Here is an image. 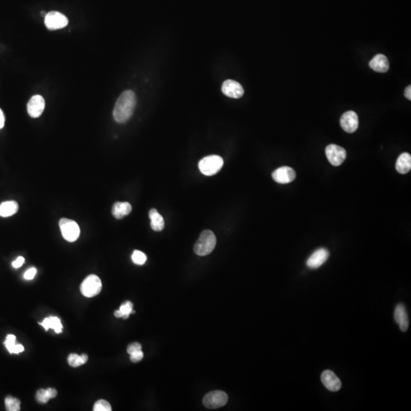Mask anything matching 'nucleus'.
Wrapping results in <instances>:
<instances>
[{"instance_id": "obj_1", "label": "nucleus", "mask_w": 411, "mask_h": 411, "mask_svg": "<svg viewBox=\"0 0 411 411\" xmlns=\"http://www.w3.org/2000/svg\"><path fill=\"white\" fill-rule=\"evenodd\" d=\"M136 104V95L133 91L123 92L116 102L113 115L117 123L124 124L133 115Z\"/></svg>"}, {"instance_id": "obj_2", "label": "nucleus", "mask_w": 411, "mask_h": 411, "mask_svg": "<svg viewBox=\"0 0 411 411\" xmlns=\"http://www.w3.org/2000/svg\"><path fill=\"white\" fill-rule=\"evenodd\" d=\"M216 245V238L214 233L210 230H204L199 238L196 241L194 251L199 256H206L214 250Z\"/></svg>"}, {"instance_id": "obj_3", "label": "nucleus", "mask_w": 411, "mask_h": 411, "mask_svg": "<svg viewBox=\"0 0 411 411\" xmlns=\"http://www.w3.org/2000/svg\"><path fill=\"white\" fill-rule=\"evenodd\" d=\"M224 161L222 157L212 155L202 158L199 161L198 167L201 173L206 176H212L221 170Z\"/></svg>"}, {"instance_id": "obj_4", "label": "nucleus", "mask_w": 411, "mask_h": 411, "mask_svg": "<svg viewBox=\"0 0 411 411\" xmlns=\"http://www.w3.org/2000/svg\"><path fill=\"white\" fill-rule=\"evenodd\" d=\"M102 289V281L98 276L89 275L81 284L80 290L82 294L87 298H92L100 293Z\"/></svg>"}, {"instance_id": "obj_5", "label": "nucleus", "mask_w": 411, "mask_h": 411, "mask_svg": "<svg viewBox=\"0 0 411 411\" xmlns=\"http://www.w3.org/2000/svg\"><path fill=\"white\" fill-rule=\"evenodd\" d=\"M59 226L62 235L65 240H67L69 242H74L78 239L80 235V229L75 221L63 218L60 219Z\"/></svg>"}, {"instance_id": "obj_6", "label": "nucleus", "mask_w": 411, "mask_h": 411, "mask_svg": "<svg viewBox=\"0 0 411 411\" xmlns=\"http://www.w3.org/2000/svg\"><path fill=\"white\" fill-rule=\"evenodd\" d=\"M228 394L224 391H214L206 394L203 403L206 408L217 409L225 406L228 402Z\"/></svg>"}, {"instance_id": "obj_7", "label": "nucleus", "mask_w": 411, "mask_h": 411, "mask_svg": "<svg viewBox=\"0 0 411 411\" xmlns=\"http://www.w3.org/2000/svg\"><path fill=\"white\" fill-rule=\"evenodd\" d=\"M325 154L330 163L334 166L341 165L347 158V152L341 146L330 144L325 149Z\"/></svg>"}, {"instance_id": "obj_8", "label": "nucleus", "mask_w": 411, "mask_h": 411, "mask_svg": "<svg viewBox=\"0 0 411 411\" xmlns=\"http://www.w3.org/2000/svg\"><path fill=\"white\" fill-rule=\"evenodd\" d=\"M68 19L60 12H50L45 16V26L52 31L63 28L68 25Z\"/></svg>"}, {"instance_id": "obj_9", "label": "nucleus", "mask_w": 411, "mask_h": 411, "mask_svg": "<svg viewBox=\"0 0 411 411\" xmlns=\"http://www.w3.org/2000/svg\"><path fill=\"white\" fill-rule=\"evenodd\" d=\"M222 92L225 95L231 99H240L243 96L245 91L239 82L234 80L229 79L223 82L222 85Z\"/></svg>"}, {"instance_id": "obj_10", "label": "nucleus", "mask_w": 411, "mask_h": 411, "mask_svg": "<svg viewBox=\"0 0 411 411\" xmlns=\"http://www.w3.org/2000/svg\"><path fill=\"white\" fill-rule=\"evenodd\" d=\"M296 177V173L294 169L288 166L277 168L272 174L273 179L277 183L282 184L291 183L295 180Z\"/></svg>"}, {"instance_id": "obj_11", "label": "nucleus", "mask_w": 411, "mask_h": 411, "mask_svg": "<svg viewBox=\"0 0 411 411\" xmlns=\"http://www.w3.org/2000/svg\"><path fill=\"white\" fill-rule=\"evenodd\" d=\"M45 107V99L40 95H34L27 103V113L33 118H38L44 112Z\"/></svg>"}, {"instance_id": "obj_12", "label": "nucleus", "mask_w": 411, "mask_h": 411, "mask_svg": "<svg viewBox=\"0 0 411 411\" xmlns=\"http://www.w3.org/2000/svg\"><path fill=\"white\" fill-rule=\"evenodd\" d=\"M340 125L347 133H354L359 127V117L354 111H347L340 118Z\"/></svg>"}, {"instance_id": "obj_13", "label": "nucleus", "mask_w": 411, "mask_h": 411, "mask_svg": "<svg viewBox=\"0 0 411 411\" xmlns=\"http://www.w3.org/2000/svg\"><path fill=\"white\" fill-rule=\"evenodd\" d=\"M321 383L329 391H338L342 387L340 379L334 372L331 370H325L322 372L321 376Z\"/></svg>"}, {"instance_id": "obj_14", "label": "nucleus", "mask_w": 411, "mask_h": 411, "mask_svg": "<svg viewBox=\"0 0 411 411\" xmlns=\"http://www.w3.org/2000/svg\"><path fill=\"white\" fill-rule=\"evenodd\" d=\"M329 257V252L325 248H319L313 252L306 262V265L311 269H317L322 266Z\"/></svg>"}, {"instance_id": "obj_15", "label": "nucleus", "mask_w": 411, "mask_h": 411, "mask_svg": "<svg viewBox=\"0 0 411 411\" xmlns=\"http://www.w3.org/2000/svg\"><path fill=\"white\" fill-rule=\"evenodd\" d=\"M394 316V320H395L396 323H398V325H399L400 330L401 332H407L408 327H409V319H408L406 308L404 305L400 303L396 306Z\"/></svg>"}, {"instance_id": "obj_16", "label": "nucleus", "mask_w": 411, "mask_h": 411, "mask_svg": "<svg viewBox=\"0 0 411 411\" xmlns=\"http://www.w3.org/2000/svg\"><path fill=\"white\" fill-rule=\"evenodd\" d=\"M369 67L378 73H386L389 70V62L387 56L383 54L376 55L369 62Z\"/></svg>"}, {"instance_id": "obj_17", "label": "nucleus", "mask_w": 411, "mask_h": 411, "mask_svg": "<svg viewBox=\"0 0 411 411\" xmlns=\"http://www.w3.org/2000/svg\"><path fill=\"white\" fill-rule=\"evenodd\" d=\"M396 170L398 173H408L411 169V156L409 153H404L398 157V160L396 161Z\"/></svg>"}, {"instance_id": "obj_18", "label": "nucleus", "mask_w": 411, "mask_h": 411, "mask_svg": "<svg viewBox=\"0 0 411 411\" xmlns=\"http://www.w3.org/2000/svg\"><path fill=\"white\" fill-rule=\"evenodd\" d=\"M132 206L128 202H117L113 205L112 214L117 219H121L130 213Z\"/></svg>"}, {"instance_id": "obj_19", "label": "nucleus", "mask_w": 411, "mask_h": 411, "mask_svg": "<svg viewBox=\"0 0 411 411\" xmlns=\"http://www.w3.org/2000/svg\"><path fill=\"white\" fill-rule=\"evenodd\" d=\"M150 216V226L154 231H161L165 228V221L161 215L157 211V209H152L149 212Z\"/></svg>"}, {"instance_id": "obj_20", "label": "nucleus", "mask_w": 411, "mask_h": 411, "mask_svg": "<svg viewBox=\"0 0 411 411\" xmlns=\"http://www.w3.org/2000/svg\"><path fill=\"white\" fill-rule=\"evenodd\" d=\"M39 325L44 327L45 331H48L49 329H53L56 334H60L63 332V325H62L61 321L60 318L57 317H49V318H45L42 322L39 323Z\"/></svg>"}, {"instance_id": "obj_21", "label": "nucleus", "mask_w": 411, "mask_h": 411, "mask_svg": "<svg viewBox=\"0 0 411 411\" xmlns=\"http://www.w3.org/2000/svg\"><path fill=\"white\" fill-rule=\"evenodd\" d=\"M19 210V204L16 201H6L0 205V216L9 217L16 214Z\"/></svg>"}, {"instance_id": "obj_22", "label": "nucleus", "mask_w": 411, "mask_h": 411, "mask_svg": "<svg viewBox=\"0 0 411 411\" xmlns=\"http://www.w3.org/2000/svg\"><path fill=\"white\" fill-rule=\"evenodd\" d=\"M5 405L6 411H19L21 409V401L17 398L8 396L5 399Z\"/></svg>"}, {"instance_id": "obj_23", "label": "nucleus", "mask_w": 411, "mask_h": 411, "mask_svg": "<svg viewBox=\"0 0 411 411\" xmlns=\"http://www.w3.org/2000/svg\"><path fill=\"white\" fill-rule=\"evenodd\" d=\"M133 303H131V302H125V303H123L121 305V307H120V311L122 313V318L124 319H128L129 318V314L132 313V311H133Z\"/></svg>"}, {"instance_id": "obj_24", "label": "nucleus", "mask_w": 411, "mask_h": 411, "mask_svg": "<svg viewBox=\"0 0 411 411\" xmlns=\"http://www.w3.org/2000/svg\"><path fill=\"white\" fill-rule=\"evenodd\" d=\"M147 260V257L143 252L136 250L132 255V260L137 265H143Z\"/></svg>"}, {"instance_id": "obj_25", "label": "nucleus", "mask_w": 411, "mask_h": 411, "mask_svg": "<svg viewBox=\"0 0 411 411\" xmlns=\"http://www.w3.org/2000/svg\"><path fill=\"white\" fill-rule=\"evenodd\" d=\"M16 336L15 335L8 334L6 339H5V341L4 342V345L11 354H13L14 349H15L16 345Z\"/></svg>"}, {"instance_id": "obj_26", "label": "nucleus", "mask_w": 411, "mask_h": 411, "mask_svg": "<svg viewBox=\"0 0 411 411\" xmlns=\"http://www.w3.org/2000/svg\"><path fill=\"white\" fill-rule=\"evenodd\" d=\"M94 411H111V406L107 401L99 400L94 405Z\"/></svg>"}, {"instance_id": "obj_27", "label": "nucleus", "mask_w": 411, "mask_h": 411, "mask_svg": "<svg viewBox=\"0 0 411 411\" xmlns=\"http://www.w3.org/2000/svg\"><path fill=\"white\" fill-rule=\"evenodd\" d=\"M67 360H68L69 365L72 367H78L80 365H84L81 355L78 356L77 354H71L69 356Z\"/></svg>"}, {"instance_id": "obj_28", "label": "nucleus", "mask_w": 411, "mask_h": 411, "mask_svg": "<svg viewBox=\"0 0 411 411\" xmlns=\"http://www.w3.org/2000/svg\"><path fill=\"white\" fill-rule=\"evenodd\" d=\"M50 399L51 398H49L47 389L46 390L45 389H40V390H38V392L36 393V400H37L38 403L46 404Z\"/></svg>"}, {"instance_id": "obj_29", "label": "nucleus", "mask_w": 411, "mask_h": 411, "mask_svg": "<svg viewBox=\"0 0 411 411\" xmlns=\"http://www.w3.org/2000/svg\"><path fill=\"white\" fill-rule=\"evenodd\" d=\"M143 353L142 350H139V351L134 352L133 354H130V360L131 362H140V361L143 360Z\"/></svg>"}, {"instance_id": "obj_30", "label": "nucleus", "mask_w": 411, "mask_h": 411, "mask_svg": "<svg viewBox=\"0 0 411 411\" xmlns=\"http://www.w3.org/2000/svg\"><path fill=\"white\" fill-rule=\"evenodd\" d=\"M139 350H142V345L139 343H137V342L131 343V344L128 346V353L129 355L134 353V352L139 351Z\"/></svg>"}, {"instance_id": "obj_31", "label": "nucleus", "mask_w": 411, "mask_h": 411, "mask_svg": "<svg viewBox=\"0 0 411 411\" xmlns=\"http://www.w3.org/2000/svg\"><path fill=\"white\" fill-rule=\"evenodd\" d=\"M36 274H37V270L34 267H31V268L29 269L24 274V278L27 281H31V280H33L35 277Z\"/></svg>"}, {"instance_id": "obj_32", "label": "nucleus", "mask_w": 411, "mask_h": 411, "mask_svg": "<svg viewBox=\"0 0 411 411\" xmlns=\"http://www.w3.org/2000/svg\"><path fill=\"white\" fill-rule=\"evenodd\" d=\"M25 263V258L23 257L20 256L16 259L15 261L12 262V267L14 268H19V267H22L23 265V263Z\"/></svg>"}, {"instance_id": "obj_33", "label": "nucleus", "mask_w": 411, "mask_h": 411, "mask_svg": "<svg viewBox=\"0 0 411 411\" xmlns=\"http://www.w3.org/2000/svg\"><path fill=\"white\" fill-rule=\"evenodd\" d=\"M47 391H48V395H49V398L51 399L54 398L57 395V391H56V389L50 387V388L47 389Z\"/></svg>"}, {"instance_id": "obj_34", "label": "nucleus", "mask_w": 411, "mask_h": 411, "mask_svg": "<svg viewBox=\"0 0 411 411\" xmlns=\"http://www.w3.org/2000/svg\"><path fill=\"white\" fill-rule=\"evenodd\" d=\"M25 348L22 344H16L14 349L13 354H19L24 351Z\"/></svg>"}, {"instance_id": "obj_35", "label": "nucleus", "mask_w": 411, "mask_h": 411, "mask_svg": "<svg viewBox=\"0 0 411 411\" xmlns=\"http://www.w3.org/2000/svg\"><path fill=\"white\" fill-rule=\"evenodd\" d=\"M5 125V116L2 110L0 109V129H2Z\"/></svg>"}, {"instance_id": "obj_36", "label": "nucleus", "mask_w": 411, "mask_h": 411, "mask_svg": "<svg viewBox=\"0 0 411 411\" xmlns=\"http://www.w3.org/2000/svg\"><path fill=\"white\" fill-rule=\"evenodd\" d=\"M405 97L408 99V100H411V85H408L406 89H405Z\"/></svg>"}, {"instance_id": "obj_37", "label": "nucleus", "mask_w": 411, "mask_h": 411, "mask_svg": "<svg viewBox=\"0 0 411 411\" xmlns=\"http://www.w3.org/2000/svg\"><path fill=\"white\" fill-rule=\"evenodd\" d=\"M114 316L116 318H122V313L121 312L120 310H117V311H114Z\"/></svg>"}]
</instances>
